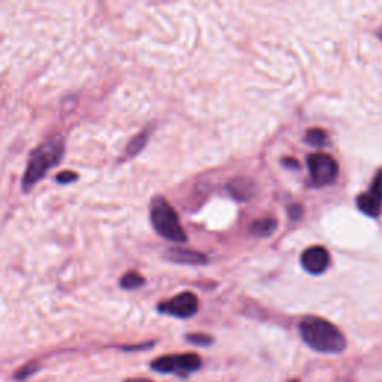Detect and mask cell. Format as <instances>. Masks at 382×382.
<instances>
[{
	"label": "cell",
	"mask_w": 382,
	"mask_h": 382,
	"mask_svg": "<svg viewBox=\"0 0 382 382\" xmlns=\"http://www.w3.org/2000/svg\"><path fill=\"white\" fill-rule=\"evenodd\" d=\"M299 332L304 342L317 352L339 354L346 348L343 333L324 318L306 317L300 321Z\"/></svg>",
	"instance_id": "obj_1"
},
{
	"label": "cell",
	"mask_w": 382,
	"mask_h": 382,
	"mask_svg": "<svg viewBox=\"0 0 382 382\" xmlns=\"http://www.w3.org/2000/svg\"><path fill=\"white\" fill-rule=\"evenodd\" d=\"M65 153L63 138L56 135L43 142L36 149L33 151L29 158L28 169L23 176V190H30L32 187L39 182L51 167L57 166Z\"/></svg>",
	"instance_id": "obj_2"
},
{
	"label": "cell",
	"mask_w": 382,
	"mask_h": 382,
	"mask_svg": "<svg viewBox=\"0 0 382 382\" xmlns=\"http://www.w3.org/2000/svg\"><path fill=\"white\" fill-rule=\"evenodd\" d=\"M151 223H153L156 232L171 242L182 244L187 241V233L181 226L180 217L176 211L171 206L166 199L154 198L149 208Z\"/></svg>",
	"instance_id": "obj_3"
},
{
	"label": "cell",
	"mask_w": 382,
	"mask_h": 382,
	"mask_svg": "<svg viewBox=\"0 0 382 382\" xmlns=\"http://www.w3.org/2000/svg\"><path fill=\"white\" fill-rule=\"evenodd\" d=\"M202 366V359L194 352L163 355L151 363V368L158 373H178L181 376H187L190 373L199 370Z\"/></svg>",
	"instance_id": "obj_4"
},
{
	"label": "cell",
	"mask_w": 382,
	"mask_h": 382,
	"mask_svg": "<svg viewBox=\"0 0 382 382\" xmlns=\"http://www.w3.org/2000/svg\"><path fill=\"white\" fill-rule=\"evenodd\" d=\"M308 167L310 178L317 187H324L332 184L337 172H339V167H337L336 160L332 156L327 154H312L308 157Z\"/></svg>",
	"instance_id": "obj_5"
},
{
	"label": "cell",
	"mask_w": 382,
	"mask_h": 382,
	"mask_svg": "<svg viewBox=\"0 0 382 382\" xmlns=\"http://www.w3.org/2000/svg\"><path fill=\"white\" fill-rule=\"evenodd\" d=\"M199 300L196 295L190 291H184L172 299H169L158 305V310L175 318H190L198 312Z\"/></svg>",
	"instance_id": "obj_6"
},
{
	"label": "cell",
	"mask_w": 382,
	"mask_h": 382,
	"mask_svg": "<svg viewBox=\"0 0 382 382\" xmlns=\"http://www.w3.org/2000/svg\"><path fill=\"white\" fill-rule=\"evenodd\" d=\"M328 263H330V255L324 246H310L301 254V266L312 275H321L326 272Z\"/></svg>",
	"instance_id": "obj_7"
},
{
	"label": "cell",
	"mask_w": 382,
	"mask_h": 382,
	"mask_svg": "<svg viewBox=\"0 0 382 382\" xmlns=\"http://www.w3.org/2000/svg\"><path fill=\"white\" fill-rule=\"evenodd\" d=\"M166 259L178 264H206L208 257L198 251L190 250H169Z\"/></svg>",
	"instance_id": "obj_8"
},
{
	"label": "cell",
	"mask_w": 382,
	"mask_h": 382,
	"mask_svg": "<svg viewBox=\"0 0 382 382\" xmlns=\"http://www.w3.org/2000/svg\"><path fill=\"white\" fill-rule=\"evenodd\" d=\"M357 206L363 214H366L368 217L378 218L382 212V200L370 191L363 193L357 198Z\"/></svg>",
	"instance_id": "obj_9"
},
{
	"label": "cell",
	"mask_w": 382,
	"mask_h": 382,
	"mask_svg": "<svg viewBox=\"0 0 382 382\" xmlns=\"http://www.w3.org/2000/svg\"><path fill=\"white\" fill-rule=\"evenodd\" d=\"M277 229H278L277 220L268 217V218H263V220H259V221H255V223H253L251 233L259 237H269L275 232H277Z\"/></svg>",
	"instance_id": "obj_10"
},
{
	"label": "cell",
	"mask_w": 382,
	"mask_h": 382,
	"mask_svg": "<svg viewBox=\"0 0 382 382\" xmlns=\"http://www.w3.org/2000/svg\"><path fill=\"white\" fill-rule=\"evenodd\" d=\"M248 185H253V184L250 181H245V180H236L229 185V189H230V191H232V194L236 199L245 200L248 198H251L253 193H254L253 187H251V189H248Z\"/></svg>",
	"instance_id": "obj_11"
},
{
	"label": "cell",
	"mask_w": 382,
	"mask_h": 382,
	"mask_svg": "<svg viewBox=\"0 0 382 382\" xmlns=\"http://www.w3.org/2000/svg\"><path fill=\"white\" fill-rule=\"evenodd\" d=\"M148 136H149V133H148V130H145V131L139 133L136 138H133L131 142L129 144V147H127V149H126V156L127 157H135L138 153H140L142 148H144L145 144H147Z\"/></svg>",
	"instance_id": "obj_12"
},
{
	"label": "cell",
	"mask_w": 382,
	"mask_h": 382,
	"mask_svg": "<svg viewBox=\"0 0 382 382\" xmlns=\"http://www.w3.org/2000/svg\"><path fill=\"white\" fill-rule=\"evenodd\" d=\"M120 284H121V287H123V288H126V290H135V288H139V287L144 286L145 279L142 278L138 272H129V273H126V275H124V277L121 278Z\"/></svg>",
	"instance_id": "obj_13"
},
{
	"label": "cell",
	"mask_w": 382,
	"mask_h": 382,
	"mask_svg": "<svg viewBox=\"0 0 382 382\" xmlns=\"http://www.w3.org/2000/svg\"><path fill=\"white\" fill-rule=\"evenodd\" d=\"M306 142L312 147H324L327 142V136L321 129H310L306 135Z\"/></svg>",
	"instance_id": "obj_14"
},
{
	"label": "cell",
	"mask_w": 382,
	"mask_h": 382,
	"mask_svg": "<svg viewBox=\"0 0 382 382\" xmlns=\"http://www.w3.org/2000/svg\"><path fill=\"white\" fill-rule=\"evenodd\" d=\"M187 339L191 343H196L200 346H208L212 343V337L208 335H202V333H194V335H189L187 336Z\"/></svg>",
	"instance_id": "obj_15"
},
{
	"label": "cell",
	"mask_w": 382,
	"mask_h": 382,
	"mask_svg": "<svg viewBox=\"0 0 382 382\" xmlns=\"http://www.w3.org/2000/svg\"><path fill=\"white\" fill-rule=\"evenodd\" d=\"M370 193L375 194L376 198L382 200V169L378 171V173L373 178V182L370 185Z\"/></svg>",
	"instance_id": "obj_16"
},
{
	"label": "cell",
	"mask_w": 382,
	"mask_h": 382,
	"mask_svg": "<svg viewBox=\"0 0 382 382\" xmlns=\"http://www.w3.org/2000/svg\"><path fill=\"white\" fill-rule=\"evenodd\" d=\"M76 178L78 175L72 171H65V172H61L57 175V181L61 182V184H69V182H74L76 181Z\"/></svg>",
	"instance_id": "obj_17"
},
{
	"label": "cell",
	"mask_w": 382,
	"mask_h": 382,
	"mask_svg": "<svg viewBox=\"0 0 382 382\" xmlns=\"http://www.w3.org/2000/svg\"><path fill=\"white\" fill-rule=\"evenodd\" d=\"M301 212H304V209H301L300 206H293L291 211H290V214H291V218H299L301 215Z\"/></svg>",
	"instance_id": "obj_18"
},
{
	"label": "cell",
	"mask_w": 382,
	"mask_h": 382,
	"mask_svg": "<svg viewBox=\"0 0 382 382\" xmlns=\"http://www.w3.org/2000/svg\"><path fill=\"white\" fill-rule=\"evenodd\" d=\"M282 163H284V165H286V166H291L290 169H299V163L296 162V160L286 158V160H284V162H282Z\"/></svg>",
	"instance_id": "obj_19"
},
{
	"label": "cell",
	"mask_w": 382,
	"mask_h": 382,
	"mask_svg": "<svg viewBox=\"0 0 382 382\" xmlns=\"http://www.w3.org/2000/svg\"><path fill=\"white\" fill-rule=\"evenodd\" d=\"M126 382H153V381H149V379H145V378H131Z\"/></svg>",
	"instance_id": "obj_20"
}]
</instances>
